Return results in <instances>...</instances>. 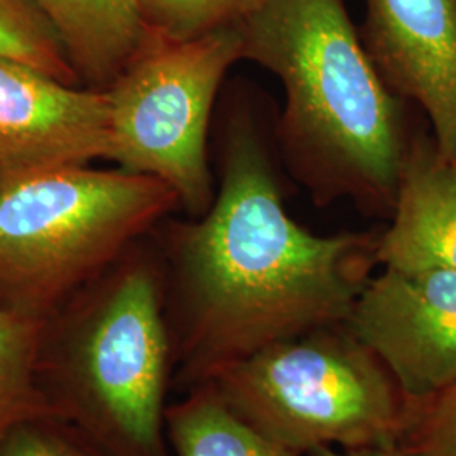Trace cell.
Returning a JSON list of instances; mask_svg holds the SVG:
<instances>
[{"mask_svg":"<svg viewBox=\"0 0 456 456\" xmlns=\"http://www.w3.org/2000/svg\"><path fill=\"white\" fill-rule=\"evenodd\" d=\"M305 456H409L408 452L401 444L391 446H370V448H357V450H342V448H322L311 452Z\"/></svg>","mask_w":456,"mask_h":456,"instance_id":"cell-18","label":"cell"},{"mask_svg":"<svg viewBox=\"0 0 456 456\" xmlns=\"http://www.w3.org/2000/svg\"><path fill=\"white\" fill-rule=\"evenodd\" d=\"M112 158L109 92L0 60V173Z\"/></svg>","mask_w":456,"mask_h":456,"instance_id":"cell-9","label":"cell"},{"mask_svg":"<svg viewBox=\"0 0 456 456\" xmlns=\"http://www.w3.org/2000/svg\"><path fill=\"white\" fill-rule=\"evenodd\" d=\"M61 39L77 73L112 80L151 39L139 0H33Z\"/></svg>","mask_w":456,"mask_h":456,"instance_id":"cell-11","label":"cell"},{"mask_svg":"<svg viewBox=\"0 0 456 456\" xmlns=\"http://www.w3.org/2000/svg\"><path fill=\"white\" fill-rule=\"evenodd\" d=\"M0 60L31 66L68 85L78 75L33 0H0Z\"/></svg>","mask_w":456,"mask_h":456,"instance_id":"cell-14","label":"cell"},{"mask_svg":"<svg viewBox=\"0 0 456 456\" xmlns=\"http://www.w3.org/2000/svg\"><path fill=\"white\" fill-rule=\"evenodd\" d=\"M362 45L382 82L423 109L456 164V0H363Z\"/></svg>","mask_w":456,"mask_h":456,"instance_id":"cell-8","label":"cell"},{"mask_svg":"<svg viewBox=\"0 0 456 456\" xmlns=\"http://www.w3.org/2000/svg\"><path fill=\"white\" fill-rule=\"evenodd\" d=\"M210 384L245 423L299 456L399 444L412 404L346 325L274 343Z\"/></svg>","mask_w":456,"mask_h":456,"instance_id":"cell-5","label":"cell"},{"mask_svg":"<svg viewBox=\"0 0 456 456\" xmlns=\"http://www.w3.org/2000/svg\"><path fill=\"white\" fill-rule=\"evenodd\" d=\"M45 328L43 316L0 306V435L20 421L53 414L37 380Z\"/></svg>","mask_w":456,"mask_h":456,"instance_id":"cell-13","label":"cell"},{"mask_svg":"<svg viewBox=\"0 0 456 456\" xmlns=\"http://www.w3.org/2000/svg\"><path fill=\"white\" fill-rule=\"evenodd\" d=\"M224 142L212 207L169 247L178 394L274 343L345 325L379 265V232L316 235L289 216L273 144L250 103L230 114Z\"/></svg>","mask_w":456,"mask_h":456,"instance_id":"cell-1","label":"cell"},{"mask_svg":"<svg viewBox=\"0 0 456 456\" xmlns=\"http://www.w3.org/2000/svg\"><path fill=\"white\" fill-rule=\"evenodd\" d=\"M0 456H107L58 416H37L0 435Z\"/></svg>","mask_w":456,"mask_h":456,"instance_id":"cell-16","label":"cell"},{"mask_svg":"<svg viewBox=\"0 0 456 456\" xmlns=\"http://www.w3.org/2000/svg\"><path fill=\"white\" fill-rule=\"evenodd\" d=\"M242 60L284 90L274 141L316 205L350 200L391 218L414 131L382 82L345 0H256L237 24Z\"/></svg>","mask_w":456,"mask_h":456,"instance_id":"cell-2","label":"cell"},{"mask_svg":"<svg viewBox=\"0 0 456 456\" xmlns=\"http://www.w3.org/2000/svg\"><path fill=\"white\" fill-rule=\"evenodd\" d=\"M151 33L169 41H188L233 28L256 0H139Z\"/></svg>","mask_w":456,"mask_h":456,"instance_id":"cell-15","label":"cell"},{"mask_svg":"<svg viewBox=\"0 0 456 456\" xmlns=\"http://www.w3.org/2000/svg\"><path fill=\"white\" fill-rule=\"evenodd\" d=\"M166 438L171 456H299L245 423L210 382L169 403Z\"/></svg>","mask_w":456,"mask_h":456,"instance_id":"cell-12","label":"cell"},{"mask_svg":"<svg viewBox=\"0 0 456 456\" xmlns=\"http://www.w3.org/2000/svg\"><path fill=\"white\" fill-rule=\"evenodd\" d=\"M242 60L237 26L188 41L156 34L109 92L112 161L164 181L193 215L212 207L208 127L228 69Z\"/></svg>","mask_w":456,"mask_h":456,"instance_id":"cell-6","label":"cell"},{"mask_svg":"<svg viewBox=\"0 0 456 456\" xmlns=\"http://www.w3.org/2000/svg\"><path fill=\"white\" fill-rule=\"evenodd\" d=\"M399 444L409 456H456V382L435 395L412 401Z\"/></svg>","mask_w":456,"mask_h":456,"instance_id":"cell-17","label":"cell"},{"mask_svg":"<svg viewBox=\"0 0 456 456\" xmlns=\"http://www.w3.org/2000/svg\"><path fill=\"white\" fill-rule=\"evenodd\" d=\"M176 205L164 181L126 169L0 173V306L48 318Z\"/></svg>","mask_w":456,"mask_h":456,"instance_id":"cell-4","label":"cell"},{"mask_svg":"<svg viewBox=\"0 0 456 456\" xmlns=\"http://www.w3.org/2000/svg\"><path fill=\"white\" fill-rule=\"evenodd\" d=\"M175 354L158 269L122 265L68 323L46 328L37 380L54 416L107 456H171Z\"/></svg>","mask_w":456,"mask_h":456,"instance_id":"cell-3","label":"cell"},{"mask_svg":"<svg viewBox=\"0 0 456 456\" xmlns=\"http://www.w3.org/2000/svg\"><path fill=\"white\" fill-rule=\"evenodd\" d=\"M348 330L387 367L411 401L456 382V271L382 267L352 310Z\"/></svg>","mask_w":456,"mask_h":456,"instance_id":"cell-7","label":"cell"},{"mask_svg":"<svg viewBox=\"0 0 456 456\" xmlns=\"http://www.w3.org/2000/svg\"><path fill=\"white\" fill-rule=\"evenodd\" d=\"M389 220L377 239L379 265L456 271V164L433 134H412Z\"/></svg>","mask_w":456,"mask_h":456,"instance_id":"cell-10","label":"cell"}]
</instances>
